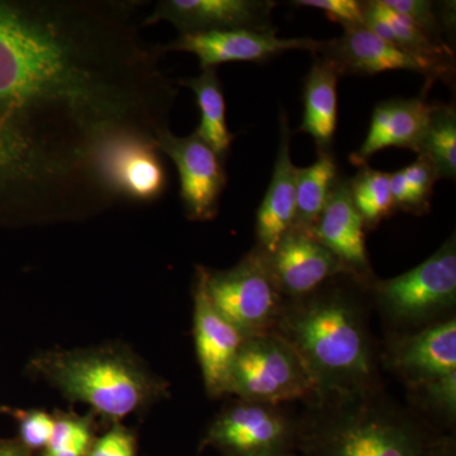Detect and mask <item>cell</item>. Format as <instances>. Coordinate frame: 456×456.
Here are the masks:
<instances>
[{
    "instance_id": "obj_1",
    "label": "cell",
    "mask_w": 456,
    "mask_h": 456,
    "mask_svg": "<svg viewBox=\"0 0 456 456\" xmlns=\"http://www.w3.org/2000/svg\"><path fill=\"white\" fill-rule=\"evenodd\" d=\"M134 4L0 0V227L106 211L110 145L169 128L179 90Z\"/></svg>"
},
{
    "instance_id": "obj_2",
    "label": "cell",
    "mask_w": 456,
    "mask_h": 456,
    "mask_svg": "<svg viewBox=\"0 0 456 456\" xmlns=\"http://www.w3.org/2000/svg\"><path fill=\"white\" fill-rule=\"evenodd\" d=\"M298 417L297 456H452L455 439L382 391L314 397Z\"/></svg>"
},
{
    "instance_id": "obj_3",
    "label": "cell",
    "mask_w": 456,
    "mask_h": 456,
    "mask_svg": "<svg viewBox=\"0 0 456 456\" xmlns=\"http://www.w3.org/2000/svg\"><path fill=\"white\" fill-rule=\"evenodd\" d=\"M338 279L310 296L284 301L273 331L301 356L316 397L382 388L364 307Z\"/></svg>"
},
{
    "instance_id": "obj_4",
    "label": "cell",
    "mask_w": 456,
    "mask_h": 456,
    "mask_svg": "<svg viewBox=\"0 0 456 456\" xmlns=\"http://www.w3.org/2000/svg\"><path fill=\"white\" fill-rule=\"evenodd\" d=\"M28 371L112 424L146 412L169 395V383L121 344L42 351L29 360Z\"/></svg>"
},
{
    "instance_id": "obj_5",
    "label": "cell",
    "mask_w": 456,
    "mask_h": 456,
    "mask_svg": "<svg viewBox=\"0 0 456 456\" xmlns=\"http://www.w3.org/2000/svg\"><path fill=\"white\" fill-rule=\"evenodd\" d=\"M367 289L395 335L452 318L456 305L455 235L416 268L391 279H371Z\"/></svg>"
},
{
    "instance_id": "obj_6",
    "label": "cell",
    "mask_w": 456,
    "mask_h": 456,
    "mask_svg": "<svg viewBox=\"0 0 456 456\" xmlns=\"http://www.w3.org/2000/svg\"><path fill=\"white\" fill-rule=\"evenodd\" d=\"M227 395L281 406L311 401L316 397V386L292 345L277 332H266L245 338L231 370Z\"/></svg>"
},
{
    "instance_id": "obj_7",
    "label": "cell",
    "mask_w": 456,
    "mask_h": 456,
    "mask_svg": "<svg viewBox=\"0 0 456 456\" xmlns=\"http://www.w3.org/2000/svg\"><path fill=\"white\" fill-rule=\"evenodd\" d=\"M196 273L216 311L245 338L274 331L284 298L272 277L266 254L259 248L232 268L197 266Z\"/></svg>"
},
{
    "instance_id": "obj_8",
    "label": "cell",
    "mask_w": 456,
    "mask_h": 456,
    "mask_svg": "<svg viewBox=\"0 0 456 456\" xmlns=\"http://www.w3.org/2000/svg\"><path fill=\"white\" fill-rule=\"evenodd\" d=\"M298 417L237 398L213 419L203 443L224 456H297Z\"/></svg>"
},
{
    "instance_id": "obj_9",
    "label": "cell",
    "mask_w": 456,
    "mask_h": 456,
    "mask_svg": "<svg viewBox=\"0 0 456 456\" xmlns=\"http://www.w3.org/2000/svg\"><path fill=\"white\" fill-rule=\"evenodd\" d=\"M156 145L178 169L180 198L188 220H213L227 184L224 161L196 132L180 137L165 128L156 136Z\"/></svg>"
},
{
    "instance_id": "obj_10",
    "label": "cell",
    "mask_w": 456,
    "mask_h": 456,
    "mask_svg": "<svg viewBox=\"0 0 456 456\" xmlns=\"http://www.w3.org/2000/svg\"><path fill=\"white\" fill-rule=\"evenodd\" d=\"M266 260L284 301L310 296L349 270L308 231L290 228Z\"/></svg>"
},
{
    "instance_id": "obj_11",
    "label": "cell",
    "mask_w": 456,
    "mask_h": 456,
    "mask_svg": "<svg viewBox=\"0 0 456 456\" xmlns=\"http://www.w3.org/2000/svg\"><path fill=\"white\" fill-rule=\"evenodd\" d=\"M320 44L321 41L312 38L279 37L278 29H233L180 35L170 44L156 47L160 55L169 51L193 53L200 60V69L203 70L217 69V66L226 62H260L292 50L316 53Z\"/></svg>"
},
{
    "instance_id": "obj_12",
    "label": "cell",
    "mask_w": 456,
    "mask_h": 456,
    "mask_svg": "<svg viewBox=\"0 0 456 456\" xmlns=\"http://www.w3.org/2000/svg\"><path fill=\"white\" fill-rule=\"evenodd\" d=\"M277 3L272 0H161L147 17L145 25L169 22L180 35L213 31L277 29L272 14Z\"/></svg>"
},
{
    "instance_id": "obj_13",
    "label": "cell",
    "mask_w": 456,
    "mask_h": 456,
    "mask_svg": "<svg viewBox=\"0 0 456 456\" xmlns=\"http://www.w3.org/2000/svg\"><path fill=\"white\" fill-rule=\"evenodd\" d=\"M386 362L410 391L456 371L455 317L389 340Z\"/></svg>"
},
{
    "instance_id": "obj_14",
    "label": "cell",
    "mask_w": 456,
    "mask_h": 456,
    "mask_svg": "<svg viewBox=\"0 0 456 456\" xmlns=\"http://www.w3.org/2000/svg\"><path fill=\"white\" fill-rule=\"evenodd\" d=\"M193 298L194 344L204 387L211 397L220 398L228 393L231 370L245 336L216 311L197 273Z\"/></svg>"
},
{
    "instance_id": "obj_15",
    "label": "cell",
    "mask_w": 456,
    "mask_h": 456,
    "mask_svg": "<svg viewBox=\"0 0 456 456\" xmlns=\"http://www.w3.org/2000/svg\"><path fill=\"white\" fill-rule=\"evenodd\" d=\"M322 59L332 62L340 75H375L386 71H413L428 77L444 80L432 66L393 46L365 26L345 27L344 35L323 42L316 51Z\"/></svg>"
},
{
    "instance_id": "obj_16",
    "label": "cell",
    "mask_w": 456,
    "mask_h": 456,
    "mask_svg": "<svg viewBox=\"0 0 456 456\" xmlns=\"http://www.w3.org/2000/svg\"><path fill=\"white\" fill-rule=\"evenodd\" d=\"M364 221L351 197L350 179L336 180L325 208L310 231L349 270L351 277L367 287L373 279Z\"/></svg>"
},
{
    "instance_id": "obj_17",
    "label": "cell",
    "mask_w": 456,
    "mask_h": 456,
    "mask_svg": "<svg viewBox=\"0 0 456 456\" xmlns=\"http://www.w3.org/2000/svg\"><path fill=\"white\" fill-rule=\"evenodd\" d=\"M104 174L121 200L154 202L167 188V174L155 140L122 137L108 149Z\"/></svg>"
},
{
    "instance_id": "obj_18",
    "label": "cell",
    "mask_w": 456,
    "mask_h": 456,
    "mask_svg": "<svg viewBox=\"0 0 456 456\" xmlns=\"http://www.w3.org/2000/svg\"><path fill=\"white\" fill-rule=\"evenodd\" d=\"M434 103L425 97L395 98L374 108L370 127L362 146L351 155V163L364 167L369 159L388 147L419 151Z\"/></svg>"
},
{
    "instance_id": "obj_19",
    "label": "cell",
    "mask_w": 456,
    "mask_h": 456,
    "mask_svg": "<svg viewBox=\"0 0 456 456\" xmlns=\"http://www.w3.org/2000/svg\"><path fill=\"white\" fill-rule=\"evenodd\" d=\"M281 139L272 180L256 216L257 246L265 254L273 253L285 233L293 227L296 216L297 170L290 158L289 119L281 110L279 116Z\"/></svg>"
},
{
    "instance_id": "obj_20",
    "label": "cell",
    "mask_w": 456,
    "mask_h": 456,
    "mask_svg": "<svg viewBox=\"0 0 456 456\" xmlns=\"http://www.w3.org/2000/svg\"><path fill=\"white\" fill-rule=\"evenodd\" d=\"M364 26L393 46L432 66L443 77H452L454 53L446 44H440L428 37L408 18L387 7L382 0L362 2Z\"/></svg>"
},
{
    "instance_id": "obj_21",
    "label": "cell",
    "mask_w": 456,
    "mask_h": 456,
    "mask_svg": "<svg viewBox=\"0 0 456 456\" xmlns=\"http://www.w3.org/2000/svg\"><path fill=\"white\" fill-rule=\"evenodd\" d=\"M341 75L332 62L318 57L305 77V113L297 132L314 140L318 150L331 151L338 125V83Z\"/></svg>"
},
{
    "instance_id": "obj_22",
    "label": "cell",
    "mask_w": 456,
    "mask_h": 456,
    "mask_svg": "<svg viewBox=\"0 0 456 456\" xmlns=\"http://www.w3.org/2000/svg\"><path fill=\"white\" fill-rule=\"evenodd\" d=\"M179 84L196 95L200 122L194 132L226 163L235 134L228 130L226 102L217 69H203L197 77L180 79Z\"/></svg>"
},
{
    "instance_id": "obj_23",
    "label": "cell",
    "mask_w": 456,
    "mask_h": 456,
    "mask_svg": "<svg viewBox=\"0 0 456 456\" xmlns=\"http://www.w3.org/2000/svg\"><path fill=\"white\" fill-rule=\"evenodd\" d=\"M338 178V167L331 151L318 150L314 164L298 167L294 228L310 232L325 208Z\"/></svg>"
},
{
    "instance_id": "obj_24",
    "label": "cell",
    "mask_w": 456,
    "mask_h": 456,
    "mask_svg": "<svg viewBox=\"0 0 456 456\" xmlns=\"http://www.w3.org/2000/svg\"><path fill=\"white\" fill-rule=\"evenodd\" d=\"M430 160L439 179L456 176V113L454 106L434 104L428 128L419 147Z\"/></svg>"
},
{
    "instance_id": "obj_25",
    "label": "cell",
    "mask_w": 456,
    "mask_h": 456,
    "mask_svg": "<svg viewBox=\"0 0 456 456\" xmlns=\"http://www.w3.org/2000/svg\"><path fill=\"white\" fill-rule=\"evenodd\" d=\"M436 171L426 156L419 154L415 163L391 174V193L395 209L424 215L430 209Z\"/></svg>"
},
{
    "instance_id": "obj_26",
    "label": "cell",
    "mask_w": 456,
    "mask_h": 456,
    "mask_svg": "<svg viewBox=\"0 0 456 456\" xmlns=\"http://www.w3.org/2000/svg\"><path fill=\"white\" fill-rule=\"evenodd\" d=\"M350 189L355 208L367 228L377 227L395 209L391 193V174L364 165L350 180Z\"/></svg>"
},
{
    "instance_id": "obj_27",
    "label": "cell",
    "mask_w": 456,
    "mask_h": 456,
    "mask_svg": "<svg viewBox=\"0 0 456 456\" xmlns=\"http://www.w3.org/2000/svg\"><path fill=\"white\" fill-rule=\"evenodd\" d=\"M53 436L44 456H86L93 441L92 416L56 411Z\"/></svg>"
},
{
    "instance_id": "obj_28",
    "label": "cell",
    "mask_w": 456,
    "mask_h": 456,
    "mask_svg": "<svg viewBox=\"0 0 456 456\" xmlns=\"http://www.w3.org/2000/svg\"><path fill=\"white\" fill-rule=\"evenodd\" d=\"M417 403L452 425L456 417V371L412 389Z\"/></svg>"
},
{
    "instance_id": "obj_29",
    "label": "cell",
    "mask_w": 456,
    "mask_h": 456,
    "mask_svg": "<svg viewBox=\"0 0 456 456\" xmlns=\"http://www.w3.org/2000/svg\"><path fill=\"white\" fill-rule=\"evenodd\" d=\"M382 3L408 18L432 40L445 44L443 38V22L434 3L428 0H382Z\"/></svg>"
},
{
    "instance_id": "obj_30",
    "label": "cell",
    "mask_w": 456,
    "mask_h": 456,
    "mask_svg": "<svg viewBox=\"0 0 456 456\" xmlns=\"http://www.w3.org/2000/svg\"><path fill=\"white\" fill-rule=\"evenodd\" d=\"M20 426V444L28 450L46 449L55 428L53 413L44 410L13 411Z\"/></svg>"
},
{
    "instance_id": "obj_31",
    "label": "cell",
    "mask_w": 456,
    "mask_h": 456,
    "mask_svg": "<svg viewBox=\"0 0 456 456\" xmlns=\"http://www.w3.org/2000/svg\"><path fill=\"white\" fill-rule=\"evenodd\" d=\"M299 7L320 9L342 27L364 26V5L358 0H297Z\"/></svg>"
},
{
    "instance_id": "obj_32",
    "label": "cell",
    "mask_w": 456,
    "mask_h": 456,
    "mask_svg": "<svg viewBox=\"0 0 456 456\" xmlns=\"http://www.w3.org/2000/svg\"><path fill=\"white\" fill-rule=\"evenodd\" d=\"M86 456H136V440L131 431L116 422L107 434L93 441Z\"/></svg>"
},
{
    "instance_id": "obj_33",
    "label": "cell",
    "mask_w": 456,
    "mask_h": 456,
    "mask_svg": "<svg viewBox=\"0 0 456 456\" xmlns=\"http://www.w3.org/2000/svg\"><path fill=\"white\" fill-rule=\"evenodd\" d=\"M0 456H29V452L17 441H0Z\"/></svg>"
},
{
    "instance_id": "obj_34",
    "label": "cell",
    "mask_w": 456,
    "mask_h": 456,
    "mask_svg": "<svg viewBox=\"0 0 456 456\" xmlns=\"http://www.w3.org/2000/svg\"><path fill=\"white\" fill-rule=\"evenodd\" d=\"M7 412H13V411L9 410L7 407H0V413H7Z\"/></svg>"
},
{
    "instance_id": "obj_35",
    "label": "cell",
    "mask_w": 456,
    "mask_h": 456,
    "mask_svg": "<svg viewBox=\"0 0 456 456\" xmlns=\"http://www.w3.org/2000/svg\"><path fill=\"white\" fill-rule=\"evenodd\" d=\"M452 456H456V454L455 455H452Z\"/></svg>"
}]
</instances>
